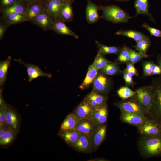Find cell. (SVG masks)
<instances>
[{"label": "cell", "instance_id": "cell-44", "mask_svg": "<svg viewBox=\"0 0 161 161\" xmlns=\"http://www.w3.org/2000/svg\"><path fill=\"white\" fill-rule=\"evenodd\" d=\"M19 0H0V10H2L11 6Z\"/></svg>", "mask_w": 161, "mask_h": 161}, {"label": "cell", "instance_id": "cell-16", "mask_svg": "<svg viewBox=\"0 0 161 161\" xmlns=\"http://www.w3.org/2000/svg\"><path fill=\"white\" fill-rule=\"evenodd\" d=\"M46 3L38 0L29 5L27 7L26 14L28 21L31 22L37 16L46 10Z\"/></svg>", "mask_w": 161, "mask_h": 161}, {"label": "cell", "instance_id": "cell-48", "mask_svg": "<svg viewBox=\"0 0 161 161\" xmlns=\"http://www.w3.org/2000/svg\"><path fill=\"white\" fill-rule=\"evenodd\" d=\"M27 7L38 0H21Z\"/></svg>", "mask_w": 161, "mask_h": 161}, {"label": "cell", "instance_id": "cell-13", "mask_svg": "<svg viewBox=\"0 0 161 161\" xmlns=\"http://www.w3.org/2000/svg\"><path fill=\"white\" fill-rule=\"evenodd\" d=\"M108 106L104 105L95 108L91 119L97 127L105 124L107 119Z\"/></svg>", "mask_w": 161, "mask_h": 161}, {"label": "cell", "instance_id": "cell-22", "mask_svg": "<svg viewBox=\"0 0 161 161\" xmlns=\"http://www.w3.org/2000/svg\"><path fill=\"white\" fill-rule=\"evenodd\" d=\"M84 98L91 106L95 107L106 104L108 99L106 96L100 95L92 90Z\"/></svg>", "mask_w": 161, "mask_h": 161}, {"label": "cell", "instance_id": "cell-12", "mask_svg": "<svg viewBox=\"0 0 161 161\" xmlns=\"http://www.w3.org/2000/svg\"><path fill=\"white\" fill-rule=\"evenodd\" d=\"M121 120L126 123L139 127L148 119L145 114L137 113L121 112Z\"/></svg>", "mask_w": 161, "mask_h": 161}, {"label": "cell", "instance_id": "cell-25", "mask_svg": "<svg viewBox=\"0 0 161 161\" xmlns=\"http://www.w3.org/2000/svg\"><path fill=\"white\" fill-rule=\"evenodd\" d=\"M27 7L21 0H19L10 7L0 10V12L2 16L14 13H26Z\"/></svg>", "mask_w": 161, "mask_h": 161}, {"label": "cell", "instance_id": "cell-33", "mask_svg": "<svg viewBox=\"0 0 161 161\" xmlns=\"http://www.w3.org/2000/svg\"><path fill=\"white\" fill-rule=\"evenodd\" d=\"M108 75L112 76L119 73L121 70L118 65L115 63L111 62L100 70Z\"/></svg>", "mask_w": 161, "mask_h": 161}, {"label": "cell", "instance_id": "cell-5", "mask_svg": "<svg viewBox=\"0 0 161 161\" xmlns=\"http://www.w3.org/2000/svg\"><path fill=\"white\" fill-rule=\"evenodd\" d=\"M112 83L107 75L100 70L92 84V91L106 96L111 88Z\"/></svg>", "mask_w": 161, "mask_h": 161}, {"label": "cell", "instance_id": "cell-36", "mask_svg": "<svg viewBox=\"0 0 161 161\" xmlns=\"http://www.w3.org/2000/svg\"><path fill=\"white\" fill-rule=\"evenodd\" d=\"M131 49L124 47L121 48L117 58V60L121 63H127L130 61Z\"/></svg>", "mask_w": 161, "mask_h": 161}, {"label": "cell", "instance_id": "cell-27", "mask_svg": "<svg viewBox=\"0 0 161 161\" xmlns=\"http://www.w3.org/2000/svg\"><path fill=\"white\" fill-rule=\"evenodd\" d=\"M78 120L72 112L65 118L61 124L60 131H67L76 129Z\"/></svg>", "mask_w": 161, "mask_h": 161}, {"label": "cell", "instance_id": "cell-30", "mask_svg": "<svg viewBox=\"0 0 161 161\" xmlns=\"http://www.w3.org/2000/svg\"><path fill=\"white\" fill-rule=\"evenodd\" d=\"M116 34L131 38L136 42L143 39L149 38L141 32L131 30H120L116 32Z\"/></svg>", "mask_w": 161, "mask_h": 161}, {"label": "cell", "instance_id": "cell-28", "mask_svg": "<svg viewBox=\"0 0 161 161\" xmlns=\"http://www.w3.org/2000/svg\"><path fill=\"white\" fill-rule=\"evenodd\" d=\"M134 6L137 14L146 15L151 21L155 22L154 19L149 12L148 0H136Z\"/></svg>", "mask_w": 161, "mask_h": 161}, {"label": "cell", "instance_id": "cell-11", "mask_svg": "<svg viewBox=\"0 0 161 161\" xmlns=\"http://www.w3.org/2000/svg\"><path fill=\"white\" fill-rule=\"evenodd\" d=\"M116 105L120 109L121 112L137 113L146 115L143 109L134 98L119 102Z\"/></svg>", "mask_w": 161, "mask_h": 161}, {"label": "cell", "instance_id": "cell-21", "mask_svg": "<svg viewBox=\"0 0 161 161\" xmlns=\"http://www.w3.org/2000/svg\"><path fill=\"white\" fill-rule=\"evenodd\" d=\"M65 2L64 0H49L46 2V10L53 21L58 18L60 11Z\"/></svg>", "mask_w": 161, "mask_h": 161}, {"label": "cell", "instance_id": "cell-35", "mask_svg": "<svg viewBox=\"0 0 161 161\" xmlns=\"http://www.w3.org/2000/svg\"><path fill=\"white\" fill-rule=\"evenodd\" d=\"M137 44L134 47L139 52L146 54L150 44L149 38L144 39L136 42Z\"/></svg>", "mask_w": 161, "mask_h": 161}, {"label": "cell", "instance_id": "cell-34", "mask_svg": "<svg viewBox=\"0 0 161 161\" xmlns=\"http://www.w3.org/2000/svg\"><path fill=\"white\" fill-rule=\"evenodd\" d=\"M111 62L107 59L104 55L98 52L92 64L98 70H100Z\"/></svg>", "mask_w": 161, "mask_h": 161}, {"label": "cell", "instance_id": "cell-50", "mask_svg": "<svg viewBox=\"0 0 161 161\" xmlns=\"http://www.w3.org/2000/svg\"><path fill=\"white\" fill-rule=\"evenodd\" d=\"M65 2H69L72 4L75 0H64Z\"/></svg>", "mask_w": 161, "mask_h": 161}, {"label": "cell", "instance_id": "cell-31", "mask_svg": "<svg viewBox=\"0 0 161 161\" xmlns=\"http://www.w3.org/2000/svg\"><path fill=\"white\" fill-rule=\"evenodd\" d=\"M11 57L8 56L4 61L0 62V86L1 87L5 83L9 67L11 65Z\"/></svg>", "mask_w": 161, "mask_h": 161}, {"label": "cell", "instance_id": "cell-49", "mask_svg": "<svg viewBox=\"0 0 161 161\" xmlns=\"http://www.w3.org/2000/svg\"><path fill=\"white\" fill-rule=\"evenodd\" d=\"M157 60L158 65L161 68V55H159L157 56Z\"/></svg>", "mask_w": 161, "mask_h": 161}, {"label": "cell", "instance_id": "cell-47", "mask_svg": "<svg viewBox=\"0 0 161 161\" xmlns=\"http://www.w3.org/2000/svg\"><path fill=\"white\" fill-rule=\"evenodd\" d=\"M152 75H161V68L159 65H157L154 64H153Z\"/></svg>", "mask_w": 161, "mask_h": 161}, {"label": "cell", "instance_id": "cell-29", "mask_svg": "<svg viewBox=\"0 0 161 161\" xmlns=\"http://www.w3.org/2000/svg\"><path fill=\"white\" fill-rule=\"evenodd\" d=\"M1 17L11 25L28 21L26 13H14Z\"/></svg>", "mask_w": 161, "mask_h": 161}, {"label": "cell", "instance_id": "cell-7", "mask_svg": "<svg viewBox=\"0 0 161 161\" xmlns=\"http://www.w3.org/2000/svg\"><path fill=\"white\" fill-rule=\"evenodd\" d=\"M14 60L18 62L20 64L24 65L26 67L28 75V80L29 82L40 77H47L48 78L51 77V74L43 72L38 66L25 62L21 58L15 59Z\"/></svg>", "mask_w": 161, "mask_h": 161}, {"label": "cell", "instance_id": "cell-10", "mask_svg": "<svg viewBox=\"0 0 161 161\" xmlns=\"http://www.w3.org/2000/svg\"><path fill=\"white\" fill-rule=\"evenodd\" d=\"M95 108L84 98L72 113L78 120L85 118H91Z\"/></svg>", "mask_w": 161, "mask_h": 161}, {"label": "cell", "instance_id": "cell-41", "mask_svg": "<svg viewBox=\"0 0 161 161\" xmlns=\"http://www.w3.org/2000/svg\"><path fill=\"white\" fill-rule=\"evenodd\" d=\"M142 27L147 29L151 35L156 37H161V31L157 29L152 27L146 23L142 24Z\"/></svg>", "mask_w": 161, "mask_h": 161}, {"label": "cell", "instance_id": "cell-2", "mask_svg": "<svg viewBox=\"0 0 161 161\" xmlns=\"http://www.w3.org/2000/svg\"><path fill=\"white\" fill-rule=\"evenodd\" d=\"M151 86L154 97L151 109L148 115L161 126V75L152 78Z\"/></svg>", "mask_w": 161, "mask_h": 161}, {"label": "cell", "instance_id": "cell-39", "mask_svg": "<svg viewBox=\"0 0 161 161\" xmlns=\"http://www.w3.org/2000/svg\"><path fill=\"white\" fill-rule=\"evenodd\" d=\"M154 63L152 61H144L143 63L144 75L146 76L152 75L153 65Z\"/></svg>", "mask_w": 161, "mask_h": 161}, {"label": "cell", "instance_id": "cell-3", "mask_svg": "<svg viewBox=\"0 0 161 161\" xmlns=\"http://www.w3.org/2000/svg\"><path fill=\"white\" fill-rule=\"evenodd\" d=\"M102 12L101 17L113 23L126 22L131 17L129 14L115 5L99 6Z\"/></svg>", "mask_w": 161, "mask_h": 161}, {"label": "cell", "instance_id": "cell-20", "mask_svg": "<svg viewBox=\"0 0 161 161\" xmlns=\"http://www.w3.org/2000/svg\"><path fill=\"white\" fill-rule=\"evenodd\" d=\"M98 127L91 118L78 120L76 129L80 133L89 136Z\"/></svg>", "mask_w": 161, "mask_h": 161}, {"label": "cell", "instance_id": "cell-52", "mask_svg": "<svg viewBox=\"0 0 161 161\" xmlns=\"http://www.w3.org/2000/svg\"><path fill=\"white\" fill-rule=\"evenodd\" d=\"M41 0L46 3L49 0Z\"/></svg>", "mask_w": 161, "mask_h": 161}, {"label": "cell", "instance_id": "cell-6", "mask_svg": "<svg viewBox=\"0 0 161 161\" xmlns=\"http://www.w3.org/2000/svg\"><path fill=\"white\" fill-rule=\"evenodd\" d=\"M138 128L143 135L161 136V126L152 118L148 119Z\"/></svg>", "mask_w": 161, "mask_h": 161}, {"label": "cell", "instance_id": "cell-9", "mask_svg": "<svg viewBox=\"0 0 161 161\" xmlns=\"http://www.w3.org/2000/svg\"><path fill=\"white\" fill-rule=\"evenodd\" d=\"M106 132V124L98 127L89 136L92 152L97 150L103 141Z\"/></svg>", "mask_w": 161, "mask_h": 161}, {"label": "cell", "instance_id": "cell-45", "mask_svg": "<svg viewBox=\"0 0 161 161\" xmlns=\"http://www.w3.org/2000/svg\"><path fill=\"white\" fill-rule=\"evenodd\" d=\"M126 65V69H125L126 71L131 74L132 76L137 74L134 64L129 61L127 62Z\"/></svg>", "mask_w": 161, "mask_h": 161}, {"label": "cell", "instance_id": "cell-15", "mask_svg": "<svg viewBox=\"0 0 161 161\" xmlns=\"http://www.w3.org/2000/svg\"><path fill=\"white\" fill-rule=\"evenodd\" d=\"M71 148L79 152L91 154L92 151L89 136L81 133L78 140Z\"/></svg>", "mask_w": 161, "mask_h": 161}, {"label": "cell", "instance_id": "cell-1", "mask_svg": "<svg viewBox=\"0 0 161 161\" xmlns=\"http://www.w3.org/2000/svg\"><path fill=\"white\" fill-rule=\"evenodd\" d=\"M139 146L145 157L161 156V136L143 135L139 141Z\"/></svg>", "mask_w": 161, "mask_h": 161}, {"label": "cell", "instance_id": "cell-17", "mask_svg": "<svg viewBox=\"0 0 161 161\" xmlns=\"http://www.w3.org/2000/svg\"><path fill=\"white\" fill-rule=\"evenodd\" d=\"M51 30L58 34L69 35L76 39L79 37L66 26L65 22L58 18L53 21Z\"/></svg>", "mask_w": 161, "mask_h": 161}, {"label": "cell", "instance_id": "cell-8", "mask_svg": "<svg viewBox=\"0 0 161 161\" xmlns=\"http://www.w3.org/2000/svg\"><path fill=\"white\" fill-rule=\"evenodd\" d=\"M21 119L17 109L10 104H7L6 123L11 129L19 131Z\"/></svg>", "mask_w": 161, "mask_h": 161}, {"label": "cell", "instance_id": "cell-23", "mask_svg": "<svg viewBox=\"0 0 161 161\" xmlns=\"http://www.w3.org/2000/svg\"><path fill=\"white\" fill-rule=\"evenodd\" d=\"M99 71L92 63L88 67L85 78L80 86L79 88L83 90L87 89L92 84Z\"/></svg>", "mask_w": 161, "mask_h": 161}, {"label": "cell", "instance_id": "cell-43", "mask_svg": "<svg viewBox=\"0 0 161 161\" xmlns=\"http://www.w3.org/2000/svg\"><path fill=\"white\" fill-rule=\"evenodd\" d=\"M132 76L131 74L125 70L123 71V78L126 85L131 86L134 85V83Z\"/></svg>", "mask_w": 161, "mask_h": 161}, {"label": "cell", "instance_id": "cell-53", "mask_svg": "<svg viewBox=\"0 0 161 161\" xmlns=\"http://www.w3.org/2000/svg\"></svg>", "mask_w": 161, "mask_h": 161}, {"label": "cell", "instance_id": "cell-42", "mask_svg": "<svg viewBox=\"0 0 161 161\" xmlns=\"http://www.w3.org/2000/svg\"><path fill=\"white\" fill-rule=\"evenodd\" d=\"M7 106L6 104L0 106V124L7 123Z\"/></svg>", "mask_w": 161, "mask_h": 161}, {"label": "cell", "instance_id": "cell-4", "mask_svg": "<svg viewBox=\"0 0 161 161\" xmlns=\"http://www.w3.org/2000/svg\"><path fill=\"white\" fill-rule=\"evenodd\" d=\"M133 96L148 115L152 106L154 95L152 88L151 85L144 86L138 89Z\"/></svg>", "mask_w": 161, "mask_h": 161}, {"label": "cell", "instance_id": "cell-19", "mask_svg": "<svg viewBox=\"0 0 161 161\" xmlns=\"http://www.w3.org/2000/svg\"><path fill=\"white\" fill-rule=\"evenodd\" d=\"M87 1L86 9V15L87 21L89 24H92L97 22L100 18L98 13L99 6L92 2L91 0Z\"/></svg>", "mask_w": 161, "mask_h": 161}, {"label": "cell", "instance_id": "cell-32", "mask_svg": "<svg viewBox=\"0 0 161 161\" xmlns=\"http://www.w3.org/2000/svg\"><path fill=\"white\" fill-rule=\"evenodd\" d=\"M98 48V52L105 55L110 54H119L121 49L115 46H109L103 44L97 41H95Z\"/></svg>", "mask_w": 161, "mask_h": 161}, {"label": "cell", "instance_id": "cell-24", "mask_svg": "<svg viewBox=\"0 0 161 161\" xmlns=\"http://www.w3.org/2000/svg\"><path fill=\"white\" fill-rule=\"evenodd\" d=\"M72 4L65 2L59 13L58 18L65 23L71 21L74 17V13Z\"/></svg>", "mask_w": 161, "mask_h": 161}, {"label": "cell", "instance_id": "cell-51", "mask_svg": "<svg viewBox=\"0 0 161 161\" xmlns=\"http://www.w3.org/2000/svg\"><path fill=\"white\" fill-rule=\"evenodd\" d=\"M117 1H127L129 0H116Z\"/></svg>", "mask_w": 161, "mask_h": 161}, {"label": "cell", "instance_id": "cell-14", "mask_svg": "<svg viewBox=\"0 0 161 161\" xmlns=\"http://www.w3.org/2000/svg\"><path fill=\"white\" fill-rule=\"evenodd\" d=\"M53 20L46 10L35 17L31 22L45 32L51 30Z\"/></svg>", "mask_w": 161, "mask_h": 161}, {"label": "cell", "instance_id": "cell-18", "mask_svg": "<svg viewBox=\"0 0 161 161\" xmlns=\"http://www.w3.org/2000/svg\"><path fill=\"white\" fill-rule=\"evenodd\" d=\"M81 133L77 129L67 131H59L58 135L69 146L72 147L78 139Z\"/></svg>", "mask_w": 161, "mask_h": 161}, {"label": "cell", "instance_id": "cell-26", "mask_svg": "<svg viewBox=\"0 0 161 161\" xmlns=\"http://www.w3.org/2000/svg\"><path fill=\"white\" fill-rule=\"evenodd\" d=\"M18 131L10 129L0 138V145L3 148H7L13 143L15 140Z\"/></svg>", "mask_w": 161, "mask_h": 161}, {"label": "cell", "instance_id": "cell-46", "mask_svg": "<svg viewBox=\"0 0 161 161\" xmlns=\"http://www.w3.org/2000/svg\"><path fill=\"white\" fill-rule=\"evenodd\" d=\"M10 129L7 123L0 124V138Z\"/></svg>", "mask_w": 161, "mask_h": 161}, {"label": "cell", "instance_id": "cell-38", "mask_svg": "<svg viewBox=\"0 0 161 161\" xmlns=\"http://www.w3.org/2000/svg\"><path fill=\"white\" fill-rule=\"evenodd\" d=\"M147 57L148 56L146 54H144L139 52H136L131 49L129 61L134 64L142 59Z\"/></svg>", "mask_w": 161, "mask_h": 161}, {"label": "cell", "instance_id": "cell-37", "mask_svg": "<svg viewBox=\"0 0 161 161\" xmlns=\"http://www.w3.org/2000/svg\"><path fill=\"white\" fill-rule=\"evenodd\" d=\"M119 96L123 100L127 99L133 96L136 93L127 87H122L117 91Z\"/></svg>", "mask_w": 161, "mask_h": 161}, {"label": "cell", "instance_id": "cell-40", "mask_svg": "<svg viewBox=\"0 0 161 161\" xmlns=\"http://www.w3.org/2000/svg\"><path fill=\"white\" fill-rule=\"evenodd\" d=\"M11 25L2 17L0 18V40L4 38V34L7 29Z\"/></svg>", "mask_w": 161, "mask_h": 161}]
</instances>
